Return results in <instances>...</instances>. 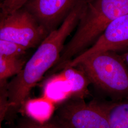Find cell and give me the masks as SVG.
<instances>
[{"instance_id": "6da1fadb", "label": "cell", "mask_w": 128, "mask_h": 128, "mask_svg": "<svg viewBox=\"0 0 128 128\" xmlns=\"http://www.w3.org/2000/svg\"><path fill=\"white\" fill-rule=\"evenodd\" d=\"M81 0L58 28L51 32L38 46L22 70L8 83L9 110L22 108L33 88L60 60L64 43L78 25L86 4Z\"/></svg>"}, {"instance_id": "7a4b0ae2", "label": "cell", "mask_w": 128, "mask_h": 128, "mask_svg": "<svg viewBox=\"0 0 128 128\" xmlns=\"http://www.w3.org/2000/svg\"><path fill=\"white\" fill-rule=\"evenodd\" d=\"M90 82L118 101L128 98V66L120 55L107 51L92 55L75 66Z\"/></svg>"}, {"instance_id": "3957f363", "label": "cell", "mask_w": 128, "mask_h": 128, "mask_svg": "<svg viewBox=\"0 0 128 128\" xmlns=\"http://www.w3.org/2000/svg\"><path fill=\"white\" fill-rule=\"evenodd\" d=\"M62 128H109L102 102L86 103L82 97L71 96L58 106L52 119Z\"/></svg>"}, {"instance_id": "277c9868", "label": "cell", "mask_w": 128, "mask_h": 128, "mask_svg": "<svg viewBox=\"0 0 128 128\" xmlns=\"http://www.w3.org/2000/svg\"><path fill=\"white\" fill-rule=\"evenodd\" d=\"M48 34L24 7L3 16L0 20V39L27 50L38 46Z\"/></svg>"}, {"instance_id": "5b68a950", "label": "cell", "mask_w": 128, "mask_h": 128, "mask_svg": "<svg viewBox=\"0 0 128 128\" xmlns=\"http://www.w3.org/2000/svg\"><path fill=\"white\" fill-rule=\"evenodd\" d=\"M128 51V14L112 21L89 48L63 66L75 67L81 61L97 53Z\"/></svg>"}, {"instance_id": "8992f818", "label": "cell", "mask_w": 128, "mask_h": 128, "mask_svg": "<svg viewBox=\"0 0 128 128\" xmlns=\"http://www.w3.org/2000/svg\"><path fill=\"white\" fill-rule=\"evenodd\" d=\"M81 0H28L23 7L48 34L58 28Z\"/></svg>"}, {"instance_id": "52a82bcc", "label": "cell", "mask_w": 128, "mask_h": 128, "mask_svg": "<svg viewBox=\"0 0 128 128\" xmlns=\"http://www.w3.org/2000/svg\"><path fill=\"white\" fill-rule=\"evenodd\" d=\"M109 128H128V98L102 102Z\"/></svg>"}, {"instance_id": "ba28073f", "label": "cell", "mask_w": 128, "mask_h": 128, "mask_svg": "<svg viewBox=\"0 0 128 128\" xmlns=\"http://www.w3.org/2000/svg\"><path fill=\"white\" fill-rule=\"evenodd\" d=\"M63 69L58 74L68 85L72 96L84 97L87 93V87L90 82L85 74L80 69L75 67Z\"/></svg>"}, {"instance_id": "9c48e42d", "label": "cell", "mask_w": 128, "mask_h": 128, "mask_svg": "<svg viewBox=\"0 0 128 128\" xmlns=\"http://www.w3.org/2000/svg\"><path fill=\"white\" fill-rule=\"evenodd\" d=\"M26 61L23 58H14L0 55V82L7 81L22 70Z\"/></svg>"}, {"instance_id": "30bf717a", "label": "cell", "mask_w": 128, "mask_h": 128, "mask_svg": "<svg viewBox=\"0 0 128 128\" xmlns=\"http://www.w3.org/2000/svg\"><path fill=\"white\" fill-rule=\"evenodd\" d=\"M27 51L12 42L0 39V55L14 58H23Z\"/></svg>"}, {"instance_id": "8fae6325", "label": "cell", "mask_w": 128, "mask_h": 128, "mask_svg": "<svg viewBox=\"0 0 128 128\" xmlns=\"http://www.w3.org/2000/svg\"><path fill=\"white\" fill-rule=\"evenodd\" d=\"M17 128H62L53 120L41 122L32 118H27L20 122Z\"/></svg>"}, {"instance_id": "7c38bea8", "label": "cell", "mask_w": 128, "mask_h": 128, "mask_svg": "<svg viewBox=\"0 0 128 128\" xmlns=\"http://www.w3.org/2000/svg\"><path fill=\"white\" fill-rule=\"evenodd\" d=\"M8 81L0 82V128L9 110Z\"/></svg>"}, {"instance_id": "4fadbf2b", "label": "cell", "mask_w": 128, "mask_h": 128, "mask_svg": "<svg viewBox=\"0 0 128 128\" xmlns=\"http://www.w3.org/2000/svg\"><path fill=\"white\" fill-rule=\"evenodd\" d=\"M28 0H4L2 8L3 16L22 8Z\"/></svg>"}, {"instance_id": "5bb4252c", "label": "cell", "mask_w": 128, "mask_h": 128, "mask_svg": "<svg viewBox=\"0 0 128 128\" xmlns=\"http://www.w3.org/2000/svg\"><path fill=\"white\" fill-rule=\"evenodd\" d=\"M122 59L128 66V51L120 55Z\"/></svg>"}, {"instance_id": "9a60e30c", "label": "cell", "mask_w": 128, "mask_h": 128, "mask_svg": "<svg viewBox=\"0 0 128 128\" xmlns=\"http://www.w3.org/2000/svg\"><path fill=\"white\" fill-rule=\"evenodd\" d=\"M2 2H0V20L3 17V14H2Z\"/></svg>"}]
</instances>
